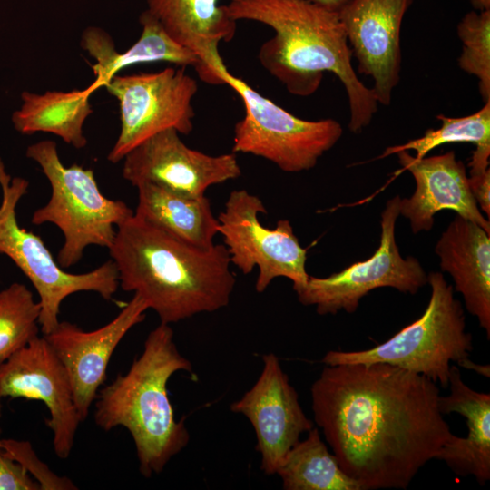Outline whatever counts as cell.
<instances>
[{"label":"cell","instance_id":"6da1fadb","mask_svg":"<svg viewBox=\"0 0 490 490\" xmlns=\"http://www.w3.org/2000/svg\"><path fill=\"white\" fill-rule=\"evenodd\" d=\"M310 393L316 424L362 490L406 489L452 434L436 383L396 366H327Z\"/></svg>","mask_w":490,"mask_h":490},{"label":"cell","instance_id":"7a4b0ae2","mask_svg":"<svg viewBox=\"0 0 490 490\" xmlns=\"http://www.w3.org/2000/svg\"><path fill=\"white\" fill-rule=\"evenodd\" d=\"M225 5L235 21L272 28L275 34L261 44L258 58L289 93L309 96L320 86L324 73L333 74L346 90L349 130L358 133L371 122L378 103L352 65L338 11L311 0H229Z\"/></svg>","mask_w":490,"mask_h":490},{"label":"cell","instance_id":"3957f363","mask_svg":"<svg viewBox=\"0 0 490 490\" xmlns=\"http://www.w3.org/2000/svg\"><path fill=\"white\" fill-rule=\"evenodd\" d=\"M119 286L138 294L161 323L171 324L230 303L236 279L224 244L202 249L133 214L108 249Z\"/></svg>","mask_w":490,"mask_h":490},{"label":"cell","instance_id":"277c9868","mask_svg":"<svg viewBox=\"0 0 490 490\" xmlns=\"http://www.w3.org/2000/svg\"><path fill=\"white\" fill-rule=\"evenodd\" d=\"M191 369L177 348L173 330L161 323L148 334L128 372L97 394L95 424L104 431L122 426L130 432L140 473L146 478L162 472L189 443L184 420L175 419L167 383L174 373Z\"/></svg>","mask_w":490,"mask_h":490},{"label":"cell","instance_id":"5b68a950","mask_svg":"<svg viewBox=\"0 0 490 490\" xmlns=\"http://www.w3.org/2000/svg\"><path fill=\"white\" fill-rule=\"evenodd\" d=\"M25 155L40 166L51 185L48 202L33 213L31 220L34 225L52 223L62 231L64 241L57 263L63 269L72 267L91 245L109 249L117 227L134 211L122 201L105 197L93 170L76 163L65 167L54 141L29 145Z\"/></svg>","mask_w":490,"mask_h":490},{"label":"cell","instance_id":"8992f818","mask_svg":"<svg viewBox=\"0 0 490 490\" xmlns=\"http://www.w3.org/2000/svg\"><path fill=\"white\" fill-rule=\"evenodd\" d=\"M429 302L423 315L389 339L359 351H328L327 366L386 363L424 376L448 387L451 363L459 365L473 350L472 335L466 330L463 307L442 273L430 272Z\"/></svg>","mask_w":490,"mask_h":490},{"label":"cell","instance_id":"52a82bcc","mask_svg":"<svg viewBox=\"0 0 490 490\" xmlns=\"http://www.w3.org/2000/svg\"><path fill=\"white\" fill-rule=\"evenodd\" d=\"M28 187L27 180L6 172L0 158V253L10 258L34 285L41 306L40 330L47 335L59 324L60 307L68 296L93 291L112 299L119 287L118 271L112 260L86 273L65 271L41 237L18 224L16 207Z\"/></svg>","mask_w":490,"mask_h":490},{"label":"cell","instance_id":"ba28073f","mask_svg":"<svg viewBox=\"0 0 490 490\" xmlns=\"http://www.w3.org/2000/svg\"><path fill=\"white\" fill-rule=\"evenodd\" d=\"M223 80L240 95L245 110L234 126V153L261 157L285 172H300L315 167L343 134L338 121L299 118L229 71Z\"/></svg>","mask_w":490,"mask_h":490},{"label":"cell","instance_id":"9c48e42d","mask_svg":"<svg viewBox=\"0 0 490 490\" xmlns=\"http://www.w3.org/2000/svg\"><path fill=\"white\" fill-rule=\"evenodd\" d=\"M104 87L118 100L120 109V133L107 156L113 163L162 131L173 128L189 134L193 130L192 100L198 84L184 67L116 74Z\"/></svg>","mask_w":490,"mask_h":490},{"label":"cell","instance_id":"30bf717a","mask_svg":"<svg viewBox=\"0 0 490 490\" xmlns=\"http://www.w3.org/2000/svg\"><path fill=\"white\" fill-rule=\"evenodd\" d=\"M260 213L266 214L267 209L257 195L244 189L230 193L217 219L230 263L245 275L258 268L255 289L259 293L279 277L290 279L293 289L304 285L309 277L307 250L289 220H280L276 228L269 229L260 221Z\"/></svg>","mask_w":490,"mask_h":490},{"label":"cell","instance_id":"8fae6325","mask_svg":"<svg viewBox=\"0 0 490 490\" xmlns=\"http://www.w3.org/2000/svg\"><path fill=\"white\" fill-rule=\"evenodd\" d=\"M400 200L396 195L382 211L380 243L374 254L328 277L309 276L304 285L294 289L302 305L315 306L319 315H334L341 309L353 313L360 299L375 289L390 287L415 294L427 283V274L418 260L403 258L396 243Z\"/></svg>","mask_w":490,"mask_h":490},{"label":"cell","instance_id":"7c38bea8","mask_svg":"<svg viewBox=\"0 0 490 490\" xmlns=\"http://www.w3.org/2000/svg\"><path fill=\"white\" fill-rule=\"evenodd\" d=\"M179 134L166 129L135 146L122 159V177L135 187L152 183L195 198L212 185L240 176L234 152L210 155L188 147Z\"/></svg>","mask_w":490,"mask_h":490},{"label":"cell","instance_id":"4fadbf2b","mask_svg":"<svg viewBox=\"0 0 490 490\" xmlns=\"http://www.w3.org/2000/svg\"><path fill=\"white\" fill-rule=\"evenodd\" d=\"M5 397L42 401L50 414L54 451L60 459L69 457L82 421L68 374L44 336L0 362V400Z\"/></svg>","mask_w":490,"mask_h":490},{"label":"cell","instance_id":"5bb4252c","mask_svg":"<svg viewBox=\"0 0 490 490\" xmlns=\"http://www.w3.org/2000/svg\"><path fill=\"white\" fill-rule=\"evenodd\" d=\"M262 360L263 368L256 383L230 408L250 420L261 456L260 468L265 474L273 475L301 434L314 426L303 412L298 393L278 357L266 354Z\"/></svg>","mask_w":490,"mask_h":490},{"label":"cell","instance_id":"9a60e30c","mask_svg":"<svg viewBox=\"0 0 490 490\" xmlns=\"http://www.w3.org/2000/svg\"><path fill=\"white\" fill-rule=\"evenodd\" d=\"M411 0H348L338 10L358 71L373 79L377 103L389 105L400 80V30Z\"/></svg>","mask_w":490,"mask_h":490},{"label":"cell","instance_id":"2e32d148","mask_svg":"<svg viewBox=\"0 0 490 490\" xmlns=\"http://www.w3.org/2000/svg\"><path fill=\"white\" fill-rule=\"evenodd\" d=\"M146 302L135 294L121 312L106 325L85 331L68 321H60L43 335L63 363L82 422L106 379L109 361L127 332L145 318Z\"/></svg>","mask_w":490,"mask_h":490},{"label":"cell","instance_id":"e0dca14e","mask_svg":"<svg viewBox=\"0 0 490 490\" xmlns=\"http://www.w3.org/2000/svg\"><path fill=\"white\" fill-rule=\"evenodd\" d=\"M396 154L403 170L408 171L416 181L413 195L399 202V213L409 220L414 234L429 231L435 214L443 210L454 211L490 234L489 220L480 212L469 187L466 167L456 159L455 152L420 159L408 151Z\"/></svg>","mask_w":490,"mask_h":490},{"label":"cell","instance_id":"ac0fdd59","mask_svg":"<svg viewBox=\"0 0 490 490\" xmlns=\"http://www.w3.org/2000/svg\"><path fill=\"white\" fill-rule=\"evenodd\" d=\"M147 11L178 44L201 61L199 77L209 84H225L228 70L220 55V42L230 41L236 22L219 0H146Z\"/></svg>","mask_w":490,"mask_h":490},{"label":"cell","instance_id":"d6986e66","mask_svg":"<svg viewBox=\"0 0 490 490\" xmlns=\"http://www.w3.org/2000/svg\"><path fill=\"white\" fill-rule=\"evenodd\" d=\"M435 251L448 272L466 310L490 338V234L457 215L441 234Z\"/></svg>","mask_w":490,"mask_h":490},{"label":"cell","instance_id":"ffe728a7","mask_svg":"<svg viewBox=\"0 0 490 490\" xmlns=\"http://www.w3.org/2000/svg\"><path fill=\"white\" fill-rule=\"evenodd\" d=\"M450 393L439 397L443 415L457 413L466 418V437L449 436L436 459L442 460L459 476L473 475L484 485L490 479V394L474 390L462 379L455 365L448 378Z\"/></svg>","mask_w":490,"mask_h":490},{"label":"cell","instance_id":"44dd1931","mask_svg":"<svg viewBox=\"0 0 490 490\" xmlns=\"http://www.w3.org/2000/svg\"><path fill=\"white\" fill-rule=\"evenodd\" d=\"M142 31L139 39L125 52L118 53L111 36L97 27H88L82 34L81 45L95 60L92 65L95 80L89 87L93 92L104 86L125 67L139 64L168 62L198 73L201 61L190 49L174 41L160 22L147 10L142 13Z\"/></svg>","mask_w":490,"mask_h":490},{"label":"cell","instance_id":"7402d4cb","mask_svg":"<svg viewBox=\"0 0 490 490\" xmlns=\"http://www.w3.org/2000/svg\"><path fill=\"white\" fill-rule=\"evenodd\" d=\"M136 188L137 217L196 247L209 249L215 244L219 221L205 195L183 196L152 183Z\"/></svg>","mask_w":490,"mask_h":490},{"label":"cell","instance_id":"603a6c76","mask_svg":"<svg viewBox=\"0 0 490 490\" xmlns=\"http://www.w3.org/2000/svg\"><path fill=\"white\" fill-rule=\"evenodd\" d=\"M93 93L89 86L69 92L46 91L43 94L24 91L22 105L11 117L14 127L26 135L50 132L65 143L82 149L87 144L83 126L93 113L90 103Z\"/></svg>","mask_w":490,"mask_h":490},{"label":"cell","instance_id":"cb8c5ba5","mask_svg":"<svg viewBox=\"0 0 490 490\" xmlns=\"http://www.w3.org/2000/svg\"><path fill=\"white\" fill-rule=\"evenodd\" d=\"M277 474L286 490H362L344 472L315 427L290 449Z\"/></svg>","mask_w":490,"mask_h":490},{"label":"cell","instance_id":"d4e9b609","mask_svg":"<svg viewBox=\"0 0 490 490\" xmlns=\"http://www.w3.org/2000/svg\"><path fill=\"white\" fill-rule=\"evenodd\" d=\"M436 118L441 121L439 128L428 129L423 136L403 144L387 147L378 159L410 150L415 151V157L420 159L436 147L453 142L474 143L475 150L490 152V101L467 116L447 117L440 114Z\"/></svg>","mask_w":490,"mask_h":490},{"label":"cell","instance_id":"484cf974","mask_svg":"<svg viewBox=\"0 0 490 490\" xmlns=\"http://www.w3.org/2000/svg\"><path fill=\"white\" fill-rule=\"evenodd\" d=\"M41 306L24 284L0 290V362L38 337Z\"/></svg>","mask_w":490,"mask_h":490},{"label":"cell","instance_id":"4316f807","mask_svg":"<svg viewBox=\"0 0 490 490\" xmlns=\"http://www.w3.org/2000/svg\"><path fill=\"white\" fill-rule=\"evenodd\" d=\"M459 67L474 75L484 103L490 101V9L466 13L457 24Z\"/></svg>","mask_w":490,"mask_h":490},{"label":"cell","instance_id":"83f0119b","mask_svg":"<svg viewBox=\"0 0 490 490\" xmlns=\"http://www.w3.org/2000/svg\"><path fill=\"white\" fill-rule=\"evenodd\" d=\"M4 454L18 463L39 485L40 490H75L77 486L67 477L54 474L36 456L28 441L0 439Z\"/></svg>","mask_w":490,"mask_h":490},{"label":"cell","instance_id":"f1b7e54d","mask_svg":"<svg viewBox=\"0 0 490 490\" xmlns=\"http://www.w3.org/2000/svg\"><path fill=\"white\" fill-rule=\"evenodd\" d=\"M2 400H0V419ZM0 490H40L39 485L16 462L7 457L0 447Z\"/></svg>","mask_w":490,"mask_h":490},{"label":"cell","instance_id":"f546056e","mask_svg":"<svg viewBox=\"0 0 490 490\" xmlns=\"http://www.w3.org/2000/svg\"><path fill=\"white\" fill-rule=\"evenodd\" d=\"M468 177L471 192L483 211L490 217V170L489 167H470Z\"/></svg>","mask_w":490,"mask_h":490},{"label":"cell","instance_id":"4dcf8cb0","mask_svg":"<svg viewBox=\"0 0 490 490\" xmlns=\"http://www.w3.org/2000/svg\"><path fill=\"white\" fill-rule=\"evenodd\" d=\"M329 9L338 11L348 0H311Z\"/></svg>","mask_w":490,"mask_h":490},{"label":"cell","instance_id":"1f68e13d","mask_svg":"<svg viewBox=\"0 0 490 490\" xmlns=\"http://www.w3.org/2000/svg\"><path fill=\"white\" fill-rule=\"evenodd\" d=\"M472 3L479 10L490 9V0H472Z\"/></svg>","mask_w":490,"mask_h":490}]
</instances>
